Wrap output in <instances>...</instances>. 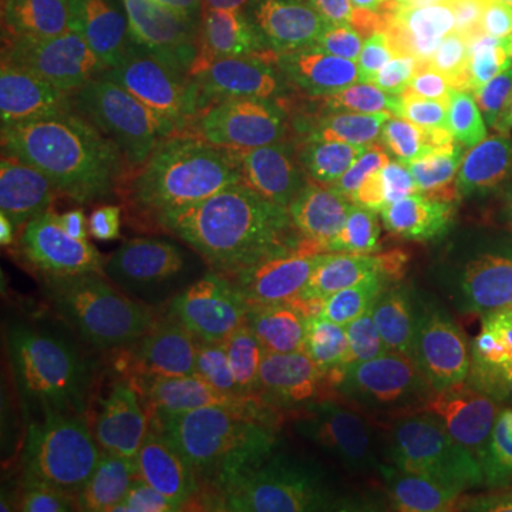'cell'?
I'll list each match as a JSON object with an SVG mask.
<instances>
[{
    "label": "cell",
    "instance_id": "18",
    "mask_svg": "<svg viewBox=\"0 0 512 512\" xmlns=\"http://www.w3.org/2000/svg\"><path fill=\"white\" fill-rule=\"evenodd\" d=\"M476 333L484 365L512 382V296L493 302H458Z\"/></svg>",
    "mask_w": 512,
    "mask_h": 512
},
{
    "label": "cell",
    "instance_id": "3",
    "mask_svg": "<svg viewBox=\"0 0 512 512\" xmlns=\"http://www.w3.org/2000/svg\"><path fill=\"white\" fill-rule=\"evenodd\" d=\"M311 441L399 512H512V382L487 365Z\"/></svg>",
    "mask_w": 512,
    "mask_h": 512
},
{
    "label": "cell",
    "instance_id": "12",
    "mask_svg": "<svg viewBox=\"0 0 512 512\" xmlns=\"http://www.w3.org/2000/svg\"><path fill=\"white\" fill-rule=\"evenodd\" d=\"M501 109H512V55L487 20L404 23L399 100L384 137L439 114Z\"/></svg>",
    "mask_w": 512,
    "mask_h": 512
},
{
    "label": "cell",
    "instance_id": "6",
    "mask_svg": "<svg viewBox=\"0 0 512 512\" xmlns=\"http://www.w3.org/2000/svg\"><path fill=\"white\" fill-rule=\"evenodd\" d=\"M3 123L66 143L114 177L154 183L217 134L148 60L114 72L9 74Z\"/></svg>",
    "mask_w": 512,
    "mask_h": 512
},
{
    "label": "cell",
    "instance_id": "7",
    "mask_svg": "<svg viewBox=\"0 0 512 512\" xmlns=\"http://www.w3.org/2000/svg\"><path fill=\"white\" fill-rule=\"evenodd\" d=\"M262 80L333 126L382 148L399 100L393 37L313 0H242Z\"/></svg>",
    "mask_w": 512,
    "mask_h": 512
},
{
    "label": "cell",
    "instance_id": "15",
    "mask_svg": "<svg viewBox=\"0 0 512 512\" xmlns=\"http://www.w3.org/2000/svg\"><path fill=\"white\" fill-rule=\"evenodd\" d=\"M37 493L46 512H202L177 481L137 470L103 421L49 450Z\"/></svg>",
    "mask_w": 512,
    "mask_h": 512
},
{
    "label": "cell",
    "instance_id": "2",
    "mask_svg": "<svg viewBox=\"0 0 512 512\" xmlns=\"http://www.w3.org/2000/svg\"><path fill=\"white\" fill-rule=\"evenodd\" d=\"M476 365L484 356L456 299L356 262L328 276L271 345L256 393L282 427L313 439Z\"/></svg>",
    "mask_w": 512,
    "mask_h": 512
},
{
    "label": "cell",
    "instance_id": "4",
    "mask_svg": "<svg viewBox=\"0 0 512 512\" xmlns=\"http://www.w3.org/2000/svg\"><path fill=\"white\" fill-rule=\"evenodd\" d=\"M146 214L237 291L268 345L328 276L356 265L342 239L202 151L146 185Z\"/></svg>",
    "mask_w": 512,
    "mask_h": 512
},
{
    "label": "cell",
    "instance_id": "21",
    "mask_svg": "<svg viewBox=\"0 0 512 512\" xmlns=\"http://www.w3.org/2000/svg\"><path fill=\"white\" fill-rule=\"evenodd\" d=\"M26 461V444L9 427H0V484L6 493H15L26 484Z\"/></svg>",
    "mask_w": 512,
    "mask_h": 512
},
{
    "label": "cell",
    "instance_id": "13",
    "mask_svg": "<svg viewBox=\"0 0 512 512\" xmlns=\"http://www.w3.org/2000/svg\"><path fill=\"white\" fill-rule=\"evenodd\" d=\"M382 154L396 177L399 222L458 197H512V109L421 120L384 137Z\"/></svg>",
    "mask_w": 512,
    "mask_h": 512
},
{
    "label": "cell",
    "instance_id": "16",
    "mask_svg": "<svg viewBox=\"0 0 512 512\" xmlns=\"http://www.w3.org/2000/svg\"><path fill=\"white\" fill-rule=\"evenodd\" d=\"M222 512H367V504L328 478L268 476L251 481Z\"/></svg>",
    "mask_w": 512,
    "mask_h": 512
},
{
    "label": "cell",
    "instance_id": "1",
    "mask_svg": "<svg viewBox=\"0 0 512 512\" xmlns=\"http://www.w3.org/2000/svg\"><path fill=\"white\" fill-rule=\"evenodd\" d=\"M3 293L157 407L220 396L268 345L237 291L151 220L3 254Z\"/></svg>",
    "mask_w": 512,
    "mask_h": 512
},
{
    "label": "cell",
    "instance_id": "9",
    "mask_svg": "<svg viewBox=\"0 0 512 512\" xmlns=\"http://www.w3.org/2000/svg\"><path fill=\"white\" fill-rule=\"evenodd\" d=\"M137 57L154 63L217 137L245 120L262 89L251 20L228 0H137Z\"/></svg>",
    "mask_w": 512,
    "mask_h": 512
},
{
    "label": "cell",
    "instance_id": "5",
    "mask_svg": "<svg viewBox=\"0 0 512 512\" xmlns=\"http://www.w3.org/2000/svg\"><path fill=\"white\" fill-rule=\"evenodd\" d=\"M202 154L248 174L302 220L342 239L370 262L399 222L396 177L382 148L353 137L316 111L262 83L234 131Z\"/></svg>",
    "mask_w": 512,
    "mask_h": 512
},
{
    "label": "cell",
    "instance_id": "10",
    "mask_svg": "<svg viewBox=\"0 0 512 512\" xmlns=\"http://www.w3.org/2000/svg\"><path fill=\"white\" fill-rule=\"evenodd\" d=\"M117 382L72 333L35 313L9 308L0 325V419L29 456L97 421Z\"/></svg>",
    "mask_w": 512,
    "mask_h": 512
},
{
    "label": "cell",
    "instance_id": "17",
    "mask_svg": "<svg viewBox=\"0 0 512 512\" xmlns=\"http://www.w3.org/2000/svg\"><path fill=\"white\" fill-rule=\"evenodd\" d=\"M242 416L234 410L200 413L177 436V461L194 481H228L239 473Z\"/></svg>",
    "mask_w": 512,
    "mask_h": 512
},
{
    "label": "cell",
    "instance_id": "19",
    "mask_svg": "<svg viewBox=\"0 0 512 512\" xmlns=\"http://www.w3.org/2000/svg\"><path fill=\"white\" fill-rule=\"evenodd\" d=\"M117 444L137 470L154 478H163V481H174V473L180 467L177 441L163 419L128 424L123 430H117Z\"/></svg>",
    "mask_w": 512,
    "mask_h": 512
},
{
    "label": "cell",
    "instance_id": "22",
    "mask_svg": "<svg viewBox=\"0 0 512 512\" xmlns=\"http://www.w3.org/2000/svg\"><path fill=\"white\" fill-rule=\"evenodd\" d=\"M493 29L495 35L501 37V43L507 46V52L512 55V0H498Z\"/></svg>",
    "mask_w": 512,
    "mask_h": 512
},
{
    "label": "cell",
    "instance_id": "11",
    "mask_svg": "<svg viewBox=\"0 0 512 512\" xmlns=\"http://www.w3.org/2000/svg\"><path fill=\"white\" fill-rule=\"evenodd\" d=\"M370 262L456 302L512 296V197L427 205L399 222Z\"/></svg>",
    "mask_w": 512,
    "mask_h": 512
},
{
    "label": "cell",
    "instance_id": "8",
    "mask_svg": "<svg viewBox=\"0 0 512 512\" xmlns=\"http://www.w3.org/2000/svg\"><path fill=\"white\" fill-rule=\"evenodd\" d=\"M146 220V185L114 177L66 143L3 123V254L92 237Z\"/></svg>",
    "mask_w": 512,
    "mask_h": 512
},
{
    "label": "cell",
    "instance_id": "14",
    "mask_svg": "<svg viewBox=\"0 0 512 512\" xmlns=\"http://www.w3.org/2000/svg\"><path fill=\"white\" fill-rule=\"evenodd\" d=\"M137 0H12L6 9L9 74L114 72L137 60Z\"/></svg>",
    "mask_w": 512,
    "mask_h": 512
},
{
    "label": "cell",
    "instance_id": "20",
    "mask_svg": "<svg viewBox=\"0 0 512 512\" xmlns=\"http://www.w3.org/2000/svg\"><path fill=\"white\" fill-rule=\"evenodd\" d=\"M498 0H404V23L421 18L487 20Z\"/></svg>",
    "mask_w": 512,
    "mask_h": 512
}]
</instances>
